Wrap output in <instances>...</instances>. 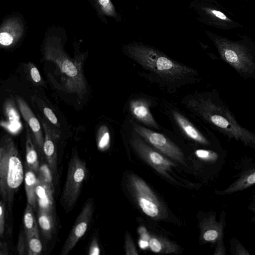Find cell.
Returning <instances> with one entry per match:
<instances>
[{
	"instance_id": "cell-1",
	"label": "cell",
	"mask_w": 255,
	"mask_h": 255,
	"mask_svg": "<svg viewBox=\"0 0 255 255\" xmlns=\"http://www.w3.org/2000/svg\"><path fill=\"white\" fill-rule=\"evenodd\" d=\"M189 104L202 119L216 130L255 150V133L238 123L218 93L199 94Z\"/></svg>"
},
{
	"instance_id": "cell-2",
	"label": "cell",
	"mask_w": 255,
	"mask_h": 255,
	"mask_svg": "<svg viewBox=\"0 0 255 255\" xmlns=\"http://www.w3.org/2000/svg\"><path fill=\"white\" fill-rule=\"evenodd\" d=\"M124 49L130 58L167 83L180 82L196 73L194 69L171 59L151 47L129 44L126 45Z\"/></svg>"
},
{
	"instance_id": "cell-3",
	"label": "cell",
	"mask_w": 255,
	"mask_h": 255,
	"mask_svg": "<svg viewBox=\"0 0 255 255\" xmlns=\"http://www.w3.org/2000/svg\"><path fill=\"white\" fill-rule=\"evenodd\" d=\"M60 39L50 36L46 39L43 47L44 59L55 63L62 75L64 89L67 92L76 93L79 96L86 92V81L83 71L84 53L76 54L71 58L65 51Z\"/></svg>"
},
{
	"instance_id": "cell-4",
	"label": "cell",
	"mask_w": 255,
	"mask_h": 255,
	"mask_svg": "<svg viewBox=\"0 0 255 255\" xmlns=\"http://www.w3.org/2000/svg\"><path fill=\"white\" fill-rule=\"evenodd\" d=\"M24 177L23 167L16 144L11 136L4 135L0 142V187L3 200L9 205Z\"/></svg>"
},
{
	"instance_id": "cell-5",
	"label": "cell",
	"mask_w": 255,
	"mask_h": 255,
	"mask_svg": "<svg viewBox=\"0 0 255 255\" xmlns=\"http://www.w3.org/2000/svg\"><path fill=\"white\" fill-rule=\"evenodd\" d=\"M222 59L244 78L255 77V56L245 49L234 44H218Z\"/></svg>"
},
{
	"instance_id": "cell-6",
	"label": "cell",
	"mask_w": 255,
	"mask_h": 255,
	"mask_svg": "<svg viewBox=\"0 0 255 255\" xmlns=\"http://www.w3.org/2000/svg\"><path fill=\"white\" fill-rule=\"evenodd\" d=\"M134 131L164 154L184 163L183 154L180 148L161 133L140 125L134 124Z\"/></svg>"
},
{
	"instance_id": "cell-7",
	"label": "cell",
	"mask_w": 255,
	"mask_h": 255,
	"mask_svg": "<svg viewBox=\"0 0 255 255\" xmlns=\"http://www.w3.org/2000/svg\"><path fill=\"white\" fill-rule=\"evenodd\" d=\"M134 133L130 139L132 146L157 171L164 173L173 166L172 162L148 146L140 138V136Z\"/></svg>"
},
{
	"instance_id": "cell-8",
	"label": "cell",
	"mask_w": 255,
	"mask_h": 255,
	"mask_svg": "<svg viewBox=\"0 0 255 255\" xmlns=\"http://www.w3.org/2000/svg\"><path fill=\"white\" fill-rule=\"evenodd\" d=\"M216 217V213L211 212L206 215L201 222V236L204 242L216 244L218 240L224 238L226 213L224 211L221 212L219 221Z\"/></svg>"
},
{
	"instance_id": "cell-9",
	"label": "cell",
	"mask_w": 255,
	"mask_h": 255,
	"mask_svg": "<svg viewBox=\"0 0 255 255\" xmlns=\"http://www.w3.org/2000/svg\"><path fill=\"white\" fill-rule=\"evenodd\" d=\"M85 176V170L83 163L75 158L69 168L63 194L64 199L70 205H72L75 201Z\"/></svg>"
},
{
	"instance_id": "cell-10",
	"label": "cell",
	"mask_w": 255,
	"mask_h": 255,
	"mask_svg": "<svg viewBox=\"0 0 255 255\" xmlns=\"http://www.w3.org/2000/svg\"><path fill=\"white\" fill-rule=\"evenodd\" d=\"M236 179L223 190H216L217 195L225 196L244 191L255 185V162L242 168Z\"/></svg>"
},
{
	"instance_id": "cell-11",
	"label": "cell",
	"mask_w": 255,
	"mask_h": 255,
	"mask_svg": "<svg viewBox=\"0 0 255 255\" xmlns=\"http://www.w3.org/2000/svg\"><path fill=\"white\" fill-rule=\"evenodd\" d=\"M23 32V24L18 17H10L5 19L2 23L0 29L1 47H13L22 37Z\"/></svg>"
},
{
	"instance_id": "cell-12",
	"label": "cell",
	"mask_w": 255,
	"mask_h": 255,
	"mask_svg": "<svg viewBox=\"0 0 255 255\" xmlns=\"http://www.w3.org/2000/svg\"><path fill=\"white\" fill-rule=\"evenodd\" d=\"M16 101L21 115L32 131L37 149L40 152L43 151L44 136L39 120L24 99L16 96Z\"/></svg>"
},
{
	"instance_id": "cell-13",
	"label": "cell",
	"mask_w": 255,
	"mask_h": 255,
	"mask_svg": "<svg viewBox=\"0 0 255 255\" xmlns=\"http://www.w3.org/2000/svg\"><path fill=\"white\" fill-rule=\"evenodd\" d=\"M91 207L87 205L83 208L64 246L63 254H67L75 246L77 242L87 231L91 218Z\"/></svg>"
},
{
	"instance_id": "cell-14",
	"label": "cell",
	"mask_w": 255,
	"mask_h": 255,
	"mask_svg": "<svg viewBox=\"0 0 255 255\" xmlns=\"http://www.w3.org/2000/svg\"><path fill=\"white\" fill-rule=\"evenodd\" d=\"M129 110L134 118L143 124L157 129L156 123L149 109V102L144 99H135L129 104Z\"/></svg>"
},
{
	"instance_id": "cell-15",
	"label": "cell",
	"mask_w": 255,
	"mask_h": 255,
	"mask_svg": "<svg viewBox=\"0 0 255 255\" xmlns=\"http://www.w3.org/2000/svg\"><path fill=\"white\" fill-rule=\"evenodd\" d=\"M172 113L175 121L188 137L203 145L211 146L212 145L211 141L196 128L186 117L176 111H173Z\"/></svg>"
},
{
	"instance_id": "cell-16",
	"label": "cell",
	"mask_w": 255,
	"mask_h": 255,
	"mask_svg": "<svg viewBox=\"0 0 255 255\" xmlns=\"http://www.w3.org/2000/svg\"><path fill=\"white\" fill-rule=\"evenodd\" d=\"M36 194L40 210L50 213L53 204L52 192L48 183L41 178L38 179Z\"/></svg>"
},
{
	"instance_id": "cell-17",
	"label": "cell",
	"mask_w": 255,
	"mask_h": 255,
	"mask_svg": "<svg viewBox=\"0 0 255 255\" xmlns=\"http://www.w3.org/2000/svg\"><path fill=\"white\" fill-rule=\"evenodd\" d=\"M3 111L4 117L6 119V128L11 132H16L21 127L20 116L15 106L12 99L9 98L6 100L3 104Z\"/></svg>"
},
{
	"instance_id": "cell-18",
	"label": "cell",
	"mask_w": 255,
	"mask_h": 255,
	"mask_svg": "<svg viewBox=\"0 0 255 255\" xmlns=\"http://www.w3.org/2000/svg\"><path fill=\"white\" fill-rule=\"evenodd\" d=\"M26 138V160L28 166L33 171L38 170L39 165L38 156L36 151V145L31 129L28 125L25 124Z\"/></svg>"
},
{
	"instance_id": "cell-19",
	"label": "cell",
	"mask_w": 255,
	"mask_h": 255,
	"mask_svg": "<svg viewBox=\"0 0 255 255\" xmlns=\"http://www.w3.org/2000/svg\"><path fill=\"white\" fill-rule=\"evenodd\" d=\"M38 179L32 169L29 168L24 175L25 187L28 203L36 210L37 203L36 194V187Z\"/></svg>"
},
{
	"instance_id": "cell-20",
	"label": "cell",
	"mask_w": 255,
	"mask_h": 255,
	"mask_svg": "<svg viewBox=\"0 0 255 255\" xmlns=\"http://www.w3.org/2000/svg\"><path fill=\"white\" fill-rule=\"evenodd\" d=\"M138 204L142 211L151 217H157L159 214V203L157 199L136 195Z\"/></svg>"
},
{
	"instance_id": "cell-21",
	"label": "cell",
	"mask_w": 255,
	"mask_h": 255,
	"mask_svg": "<svg viewBox=\"0 0 255 255\" xmlns=\"http://www.w3.org/2000/svg\"><path fill=\"white\" fill-rule=\"evenodd\" d=\"M33 209L32 207L28 203L24 212V224L27 238L38 233Z\"/></svg>"
},
{
	"instance_id": "cell-22",
	"label": "cell",
	"mask_w": 255,
	"mask_h": 255,
	"mask_svg": "<svg viewBox=\"0 0 255 255\" xmlns=\"http://www.w3.org/2000/svg\"><path fill=\"white\" fill-rule=\"evenodd\" d=\"M38 223L44 235L47 238L52 234L53 229V223L50 213L39 210Z\"/></svg>"
},
{
	"instance_id": "cell-23",
	"label": "cell",
	"mask_w": 255,
	"mask_h": 255,
	"mask_svg": "<svg viewBox=\"0 0 255 255\" xmlns=\"http://www.w3.org/2000/svg\"><path fill=\"white\" fill-rule=\"evenodd\" d=\"M98 147L101 150L107 149L110 144V135L108 128L106 125L100 127L97 132Z\"/></svg>"
},
{
	"instance_id": "cell-24",
	"label": "cell",
	"mask_w": 255,
	"mask_h": 255,
	"mask_svg": "<svg viewBox=\"0 0 255 255\" xmlns=\"http://www.w3.org/2000/svg\"><path fill=\"white\" fill-rule=\"evenodd\" d=\"M96 7L102 14L116 17L117 13L115 7L110 0H94Z\"/></svg>"
},
{
	"instance_id": "cell-25",
	"label": "cell",
	"mask_w": 255,
	"mask_h": 255,
	"mask_svg": "<svg viewBox=\"0 0 255 255\" xmlns=\"http://www.w3.org/2000/svg\"><path fill=\"white\" fill-rule=\"evenodd\" d=\"M230 251L232 255H250L251 253L235 237L229 240Z\"/></svg>"
},
{
	"instance_id": "cell-26",
	"label": "cell",
	"mask_w": 255,
	"mask_h": 255,
	"mask_svg": "<svg viewBox=\"0 0 255 255\" xmlns=\"http://www.w3.org/2000/svg\"><path fill=\"white\" fill-rule=\"evenodd\" d=\"M29 254L39 255L42 250L41 242L38 233H35L27 237Z\"/></svg>"
},
{
	"instance_id": "cell-27",
	"label": "cell",
	"mask_w": 255,
	"mask_h": 255,
	"mask_svg": "<svg viewBox=\"0 0 255 255\" xmlns=\"http://www.w3.org/2000/svg\"><path fill=\"white\" fill-rule=\"evenodd\" d=\"M27 67L29 77L32 82L36 84H41L42 79L36 66L33 63L29 62L27 64Z\"/></svg>"
},
{
	"instance_id": "cell-28",
	"label": "cell",
	"mask_w": 255,
	"mask_h": 255,
	"mask_svg": "<svg viewBox=\"0 0 255 255\" xmlns=\"http://www.w3.org/2000/svg\"><path fill=\"white\" fill-rule=\"evenodd\" d=\"M43 114L45 117L55 126L59 127V124L56 116L52 110L48 107H44L43 109Z\"/></svg>"
},
{
	"instance_id": "cell-29",
	"label": "cell",
	"mask_w": 255,
	"mask_h": 255,
	"mask_svg": "<svg viewBox=\"0 0 255 255\" xmlns=\"http://www.w3.org/2000/svg\"><path fill=\"white\" fill-rule=\"evenodd\" d=\"M226 253L224 238L220 239L216 243V248L214 255H226Z\"/></svg>"
},
{
	"instance_id": "cell-30",
	"label": "cell",
	"mask_w": 255,
	"mask_h": 255,
	"mask_svg": "<svg viewBox=\"0 0 255 255\" xmlns=\"http://www.w3.org/2000/svg\"><path fill=\"white\" fill-rule=\"evenodd\" d=\"M149 246L151 251L154 253H159L162 249L161 242L156 238H152L149 240Z\"/></svg>"
},
{
	"instance_id": "cell-31",
	"label": "cell",
	"mask_w": 255,
	"mask_h": 255,
	"mask_svg": "<svg viewBox=\"0 0 255 255\" xmlns=\"http://www.w3.org/2000/svg\"><path fill=\"white\" fill-rule=\"evenodd\" d=\"M4 203L2 200L0 202V233L2 237L4 232V224H5V208Z\"/></svg>"
},
{
	"instance_id": "cell-32",
	"label": "cell",
	"mask_w": 255,
	"mask_h": 255,
	"mask_svg": "<svg viewBox=\"0 0 255 255\" xmlns=\"http://www.w3.org/2000/svg\"><path fill=\"white\" fill-rule=\"evenodd\" d=\"M39 170L42 176L41 178L47 183H50L51 182L52 177L50 171L47 166L45 165H42Z\"/></svg>"
},
{
	"instance_id": "cell-33",
	"label": "cell",
	"mask_w": 255,
	"mask_h": 255,
	"mask_svg": "<svg viewBox=\"0 0 255 255\" xmlns=\"http://www.w3.org/2000/svg\"><path fill=\"white\" fill-rule=\"evenodd\" d=\"M247 209L253 214L251 219V222L255 223V194L251 197V201L247 206Z\"/></svg>"
},
{
	"instance_id": "cell-34",
	"label": "cell",
	"mask_w": 255,
	"mask_h": 255,
	"mask_svg": "<svg viewBox=\"0 0 255 255\" xmlns=\"http://www.w3.org/2000/svg\"><path fill=\"white\" fill-rule=\"evenodd\" d=\"M100 254V249L98 246L94 243L90 250L89 255H98Z\"/></svg>"
},
{
	"instance_id": "cell-35",
	"label": "cell",
	"mask_w": 255,
	"mask_h": 255,
	"mask_svg": "<svg viewBox=\"0 0 255 255\" xmlns=\"http://www.w3.org/2000/svg\"><path fill=\"white\" fill-rule=\"evenodd\" d=\"M212 12L217 17L221 19H223V20H225L227 19L226 18V16H225V15L222 12L219 11H218V10H212Z\"/></svg>"
},
{
	"instance_id": "cell-36",
	"label": "cell",
	"mask_w": 255,
	"mask_h": 255,
	"mask_svg": "<svg viewBox=\"0 0 255 255\" xmlns=\"http://www.w3.org/2000/svg\"><path fill=\"white\" fill-rule=\"evenodd\" d=\"M139 245H140V248H144L147 247L149 245V244L145 240H141L139 241Z\"/></svg>"
}]
</instances>
